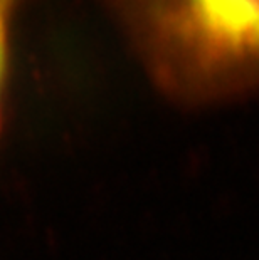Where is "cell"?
Segmentation results:
<instances>
[{"mask_svg":"<svg viewBox=\"0 0 259 260\" xmlns=\"http://www.w3.org/2000/svg\"><path fill=\"white\" fill-rule=\"evenodd\" d=\"M155 87L185 108L259 94V0H101Z\"/></svg>","mask_w":259,"mask_h":260,"instance_id":"obj_1","label":"cell"},{"mask_svg":"<svg viewBox=\"0 0 259 260\" xmlns=\"http://www.w3.org/2000/svg\"><path fill=\"white\" fill-rule=\"evenodd\" d=\"M24 2L25 0H0V121H2V96L9 64L10 29H12L15 14Z\"/></svg>","mask_w":259,"mask_h":260,"instance_id":"obj_2","label":"cell"}]
</instances>
